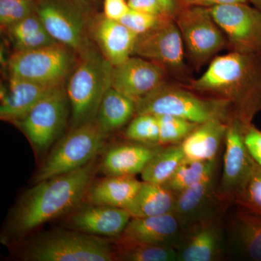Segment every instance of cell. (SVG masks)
Masks as SVG:
<instances>
[{
  "instance_id": "obj_1",
  "label": "cell",
  "mask_w": 261,
  "mask_h": 261,
  "mask_svg": "<svg viewBox=\"0 0 261 261\" xmlns=\"http://www.w3.org/2000/svg\"><path fill=\"white\" fill-rule=\"evenodd\" d=\"M95 165L44 180L25 192L5 226V242L20 240L49 221L71 214L87 197Z\"/></svg>"
},
{
  "instance_id": "obj_2",
  "label": "cell",
  "mask_w": 261,
  "mask_h": 261,
  "mask_svg": "<svg viewBox=\"0 0 261 261\" xmlns=\"http://www.w3.org/2000/svg\"><path fill=\"white\" fill-rule=\"evenodd\" d=\"M196 93L227 103L245 126L261 111V51L231 50L211 61L199 78L185 85Z\"/></svg>"
},
{
  "instance_id": "obj_3",
  "label": "cell",
  "mask_w": 261,
  "mask_h": 261,
  "mask_svg": "<svg viewBox=\"0 0 261 261\" xmlns=\"http://www.w3.org/2000/svg\"><path fill=\"white\" fill-rule=\"evenodd\" d=\"M136 103V115H168L196 123L211 120L228 123L232 119L226 102L200 95L183 84L165 82Z\"/></svg>"
},
{
  "instance_id": "obj_4",
  "label": "cell",
  "mask_w": 261,
  "mask_h": 261,
  "mask_svg": "<svg viewBox=\"0 0 261 261\" xmlns=\"http://www.w3.org/2000/svg\"><path fill=\"white\" fill-rule=\"evenodd\" d=\"M113 68L104 55L92 49L82 50L66 89L72 128L96 119L103 97L112 87Z\"/></svg>"
},
{
  "instance_id": "obj_5",
  "label": "cell",
  "mask_w": 261,
  "mask_h": 261,
  "mask_svg": "<svg viewBox=\"0 0 261 261\" xmlns=\"http://www.w3.org/2000/svg\"><path fill=\"white\" fill-rule=\"evenodd\" d=\"M21 258L31 261H114V247L106 239L80 231L58 230L25 245Z\"/></svg>"
},
{
  "instance_id": "obj_6",
  "label": "cell",
  "mask_w": 261,
  "mask_h": 261,
  "mask_svg": "<svg viewBox=\"0 0 261 261\" xmlns=\"http://www.w3.org/2000/svg\"><path fill=\"white\" fill-rule=\"evenodd\" d=\"M107 135L97 120L72 128L54 147L33 178V184L84 167L93 161Z\"/></svg>"
},
{
  "instance_id": "obj_7",
  "label": "cell",
  "mask_w": 261,
  "mask_h": 261,
  "mask_svg": "<svg viewBox=\"0 0 261 261\" xmlns=\"http://www.w3.org/2000/svg\"><path fill=\"white\" fill-rule=\"evenodd\" d=\"M185 51L176 22L166 17L154 28L138 35L133 55L153 62L175 82L187 85L193 79L185 61Z\"/></svg>"
},
{
  "instance_id": "obj_8",
  "label": "cell",
  "mask_w": 261,
  "mask_h": 261,
  "mask_svg": "<svg viewBox=\"0 0 261 261\" xmlns=\"http://www.w3.org/2000/svg\"><path fill=\"white\" fill-rule=\"evenodd\" d=\"M173 20L181 33L187 56L197 70L228 46L227 39L209 8L181 5Z\"/></svg>"
},
{
  "instance_id": "obj_9",
  "label": "cell",
  "mask_w": 261,
  "mask_h": 261,
  "mask_svg": "<svg viewBox=\"0 0 261 261\" xmlns=\"http://www.w3.org/2000/svg\"><path fill=\"white\" fill-rule=\"evenodd\" d=\"M70 102L63 85L44 96L16 122L38 153L45 152L63 133Z\"/></svg>"
},
{
  "instance_id": "obj_10",
  "label": "cell",
  "mask_w": 261,
  "mask_h": 261,
  "mask_svg": "<svg viewBox=\"0 0 261 261\" xmlns=\"http://www.w3.org/2000/svg\"><path fill=\"white\" fill-rule=\"evenodd\" d=\"M246 127L234 118L228 123L224 141V169L217 190L220 202L225 209L234 204L245 191L255 163L244 140Z\"/></svg>"
},
{
  "instance_id": "obj_11",
  "label": "cell",
  "mask_w": 261,
  "mask_h": 261,
  "mask_svg": "<svg viewBox=\"0 0 261 261\" xmlns=\"http://www.w3.org/2000/svg\"><path fill=\"white\" fill-rule=\"evenodd\" d=\"M71 64L69 51L58 44L16 51L8 61L10 75L51 86L62 85Z\"/></svg>"
},
{
  "instance_id": "obj_12",
  "label": "cell",
  "mask_w": 261,
  "mask_h": 261,
  "mask_svg": "<svg viewBox=\"0 0 261 261\" xmlns=\"http://www.w3.org/2000/svg\"><path fill=\"white\" fill-rule=\"evenodd\" d=\"M211 15L233 51H261V11L247 3L209 8Z\"/></svg>"
},
{
  "instance_id": "obj_13",
  "label": "cell",
  "mask_w": 261,
  "mask_h": 261,
  "mask_svg": "<svg viewBox=\"0 0 261 261\" xmlns=\"http://www.w3.org/2000/svg\"><path fill=\"white\" fill-rule=\"evenodd\" d=\"M219 213L184 229L177 247V261H216L224 258L226 239Z\"/></svg>"
},
{
  "instance_id": "obj_14",
  "label": "cell",
  "mask_w": 261,
  "mask_h": 261,
  "mask_svg": "<svg viewBox=\"0 0 261 261\" xmlns=\"http://www.w3.org/2000/svg\"><path fill=\"white\" fill-rule=\"evenodd\" d=\"M163 68L140 57H130L121 64L113 66L112 87L137 102L167 82Z\"/></svg>"
},
{
  "instance_id": "obj_15",
  "label": "cell",
  "mask_w": 261,
  "mask_h": 261,
  "mask_svg": "<svg viewBox=\"0 0 261 261\" xmlns=\"http://www.w3.org/2000/svg\"><path fill=\"white\" fill-rule=\"evenodd\" d=\"M48 33L56 42L77 49H84V23L78 10L57 0H44L35 8Z\"/></svg>"
},
{
  "instance_id": "obj_16",
  "label": "cell",
  "mask_w": 261,
  "mask_h": 261,
  "mask_svg": "<svg viewBox=\"0 0 261 261\" xmlns=\"http://www.w3.org/2000/svg\"><path fill=\"white\" fill-rule=\"evenodd\" d=\"M130 219L126 209L89 203L73 211L67 225L75 231L114 240L121 236Z\"/></svg>"
},
{
  "instance_id": "obj_17",
  "label": "cell",
  "mask_w": 261,
  "mask_h": 261,
  "mask_svg": "<svg viewBox=\"0 0 261 261\" xmlns=\"http://www.w3.org/2000/svg\"><path fill=\"white\" fill-rule=\"evenodd\" d=\"M217 171L176 195L173 213L184 229L197 221L210 217L226 209L218 197Z\"/></svg>"
},
{
  "instance_id": "obj_18",
  "label": "cell",
  "mask_w": 261,
  "mask_h": 261,
  "mask_svg": "<svg viewBox=\"0 0 261 261\" xmlns=\"http://www.w3.org/2000/svg\"><path fill=\"white\" fill-rule=\"evenodd\" d=\"M184 228L173 213L145 218H132L118 238L137 243L176 249Z\"/></svg>"
},
{
  "instance_id": "obj_19",
  "label": "cell",
  "mask_w": 261,
  "mask_h": 261,
  "mask_svg": "<svg viewBox=\"0 0 261 261\" xmlns=\"http://www.w3.org/2000/svg\"><path fill=\"white\" fill-rule=\"evenodd\" d=\"M227 250L240 260L261 261V217L238 207L228 227Z\"/></svg>"
},
{
  "instance_id": "obj_20",
  "label": "cell",
  "mask_w": 261,
  "mask_h": 261,
  "mask_svg": "<svg viewBox=\"0 0 261 261\" xmlns=\"http://www.w3.org/2000/svg\"><path fill=\"white\" fill-rule=\"evenodd\" d=\"M109 149L101 163V170L107 176H135L142 173L152 158L163 147L130 141Z\"/></svg>"
},
{
  "instance_id": "obj_21",
  "label": "cell",
  "mask_w": 261,
  "mask_h": 261,
  "mask_svg": "<svg viewBox=\"0 0 261 261\" xmlns=\"http://www.w3.org/2000/svg\"><path fill=\"white\" fill-rule=\"evenodd\" d=\"M60 86L45 85L10 75L8 90L1 95L0 118L16 123L44 96Z\"/></svg>"
},
{
  "instance_id": "obj_22",
  "label": "cell",
  "mask_w": 261,
  "mask_h": 261,
  "mask_svg": "<svg viewBox=\"0 0 261 261\" xmlns=\"http://www.w3.org/2000/svg\"><path fill=\"white\" fill-rule=\"evenodd\" d=\"M227 126L228 123L221 120L200 123L181 143L185 158L206 162L218 160Z\"/></svg>"
},
{
  "instance_id": "obj_23",
  "label": "cell",
  "mask_w": 261,
  "mask_h": 261,
  "mask_svg": "<svg viewBox=\"0 0 261 261\" xmlns=\"http://www.w3.org/2000/svg\"><path fill=\"white\" fill-rule=\"evenodd\" d=\"M138 35L123 23L105 18L98 23L96 37L108 61L116 66L133 55Z\"/></svg>"
},
{
  "instance_id": "obj_24",
  "label": "cell",
  "mask_w": 261,
  "mask_h": 261,
  "mask_svg": "<svg viewBox=\"0 0 261 261\" xmlns=\"http://www.w3.org/2000/svg\"><path fill=\"white\" fill-rule=\"evenodd\" d=\"M142 184L135 176H107L91 185L87 197L89 203L125 209L135 198Z\"/></svg>"
},
{
  "instance_id": "obj_25",
  "label": "cell",
  "mask_w": 261,
  "mask_h": 261,
  "mask_svg": "<svg viewBox=\"0 0 261 261\" xmlns=\"http://www.w3.org/2000/svg\"><path fill=\"white\" fill-rule=\"evenodd\" d=\"M176 194L164 185L142 181L135 198L127 206L132 218H145L173 213Z\"/></svg>"
},
{
  "instance_id": "obj_26",
  "label": "cell",
  "mask_w": 261,
  "mask_h": 261,
  "mask_svg": "<svg viewBox=\"0 0 261 261\" xmlns=\"http://www.w3.org/2000/svg\"><path fill=\"white\" fill-rule=\"evenodd\" d=\"M135 115V101L111 87L103 97L96 120L108 136L124 126Z\"/></svg>"
},
{
  "instance_id": "obj_27",
  "label": "cell",
  "mask_w": 261,
  "mask_h": 261,
  "mask_svg": "<svg viewBox=\"0 0 261 261\" xmlns=\"http://www.w3.org/2000/svg\"><path fill=\"white\" fill-rule=\"evenodd\" d=\"M8 29L16 51L29 50L58 44L37 14L33 13Z\"/></svg>"
},
{
  "instance_id": "obj_28",
  "label": "cell",
  "mask_w": 261,
  "mask_h": 261,
  "mask_svg": "<svg viewBox=\"0 0 261 261\" xmlns=\"http://www.w3.org/2000/svg\"><path fill=\"white\" fill-rule=\"evenodd\" d=\"M185 159L181 144L163 146L141 173L143 181L166 185Z\"/></svg>"
},
{
  "instance_id": "obj_29",
  "label": "cell",
  "mask_w": 261,
  "mask_h": 261,
  "mask_svg": "<svg viewBox=\"0 0 261 261\" xmlns=\"http://www.w3.org/2000/svg\"><path fill=\"white\" fill-rule=\"evenodd\" d=\"M115 260L177 261V252L173 247L160 246L114 239Z\"/></svg>"
},
{
  "instance_id": "obj_30",
  "label": "cell",
  "mask_w": 261,
  "mask_h": 261,
  "mask_svg": "<svg viewBox=\"0 0 261 261\" xmlns=\"http://www.w3.org/2000/svg\"><path fill=\"white\" fill-rule=\"evenodd\" d=\"M217 163L218 160L206 162L185 158L165 185L177 195L217 171Z\"/></svg>"
},
{
  "instance_id": "obj_31",
  "label": "cell",
  "mask_w": 261,
  "mask_h": 261,
  "mask_svg": "<svg viewBox=\"0 0 261 261\" xmlns=\"http://www.w3.org/2000/svg\"><path fill=\"white\" fill-rule=\"evenodd\" d=\"M156 116L159 120L160 145L181 144L199 125L178 117L168 115Z\"/></svg>"
},
{
  "instance_id": "obj_32",
  "label": "cell",
  "mask_w": 261,
  "mask_h": 261,
  "mask_svg": "<svg viewBox=\"0 0 261 261\" xmlns=\"http://www.w3.org/2000/svg\"><path fill=\"white\" fill-rule=\"evenodd\" d=\"M124 136L133 142L159 145L158 117L152 114L136 115L125 130Z\"/></svg>"
},
{
  "instance_id": "obj_33",
  "label": "cell",
  "mask_w": 261,
  "mask_h": 261,
  "mask_svg": "<svg viewBox=\"0 0 261 261\" xmlns=\"http://www.w3.org/2000/svg\"><path fill=\"white\" fill-rule=\"evenodd\" d=\"M235 205L261 217V166L254 163L250 179L245 191Z\"/></svg>"
},
{
  "instance_id": "obj_34",
  "label": "cell",
  "mask_w": 261,
  "mask_h": 261,
  "mask_svg": "<svg viewBox=\"0 0 261 261\" xmlns=\"http://www.w3.org/2000/svg\"><path fill=\"white\" fill-rule=\"evenodd\" d=\"M35 8L32 0H0V23L9 28L33 14Z\"/></svg>"
},
{
  "instance_id": "obj_35",
  "label": "cell",
  "mask_w": 261,
  "mask_h": 261,
  "mask_svg": "<svg viewBox=\"0 0 261 261\" xmlns=\"http://www.w3.org/2000/svg\"><path fill=\"white\" fill-rule=\"evenodd\" d=\"M166 17L168 16H158L130 9L120 22L137 35H140L154 28Z\"/></svg>"
},
{
  "instance_id": "obj_36",
  "label": "cell",
  "mask_w": 261,
  "mask_h": 261,
  "mask_svg": "<svg viewBox=\"0 0 261 261\" xmlns=\"http://www.w3.org/2000/svg\"><path fill=\"white\" fill-rule=\"evenodd\" d=\"M244 140L252 159L261 166V130L257 129L253 124L246 127Z\"/></svg>"
},
{
  "instance_id": "obj_37",
  "label": "cell",
  "mask_w": 261,
  "mask_h": 261,
  "mask_svg": "<svg viewBox=\"0 0 261 261\" xmlns=\"http://www.w3.org/2000/svg\"><path fill=\"white\" fill-rule=\"evenodd\" d=\"M129 10L125 0H105V15L110 20L120 21Z\"/></svg>"
},
{
  "instance_id": "obj_38",
  "label": "cell",
  "mask_w": 261,
  "mask_h": 261,
  "mask_svg": "<svg viewBox=\"0 0 261 261\" xmlns=\"http://www.w3.org/2000/svg\"><path fill=\"white\" fill-rule=\"evenodd\" d=\"M130 9L148 14L166 16L156 0H128Z\"/></svg>"
},
{
  "instance_id": "obj_39",
  "label": "cell",
  "mask_w": 261,
  "mask_h": 261,
  "mask_svg": "<svg viewBox=\"0 0 261 261\" xmlns=\"http://www.w3.org/2000/svg\"><path fill=\"white\" fill-rule=\"evenodd\" d=\"M156 1L162 8L164 14L173 19L177 14L182 5L179 0H156Z\"/></svg>"
},
{
  "instance_id": "obj_40",
  "label": "cell",
  "mask_w": 261,
  "mask_h": 261,
  "mask_svg": "<svg viewBox=\"0 0 261 261\" xmlns=\"http://www.w3.org/2000/svg\"><path fill=\"white\" fill-rule=\"evenodd\" d=\"M247 0H194L191 5H197V6L209 8L217 5L247 3Z\"/></svg>"
},
{
  "instance_id": "obj_41",
  "label": "cell",
  "mask_w": 261,
  "mask_h": 261,
  "mask_svg": "<svg viewBox=\"0 0 261 261\" xmlns=\"http://www.w3.org/2000/svg\"><path fill=\"white\" fill-rule=\"evenodd\" d=\"M250 1L255 5V8L261 11V0H250Z\"/></svg>"
},
{
  "instance_id": "obj_42",
  "label": "cell",
  "mask_w": 261,
  "mask_h": 261,
  "mask_svg": "<svg viewBox=\"0 0 261 261\" xmlns=\"http://www.w3.org/2000/svg\"><path fill=\"white\" fill-rule=\"evenodd\" d=\"M182 5H191L194 0H179Z\"/></svg>"
}]
</instances>
